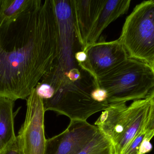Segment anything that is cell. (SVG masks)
Wrapping results in <instances>:
<instances>
[{"mask_svg":"<svg viewBox=\"0 0 154 154\" xmlns=\"http://www.w3.org/2000/svg\"><path fill=\"white\" fill-rule=\"evenodd\" d=\"M54 0H33L18 16L0 17V97L26 99L60 53Z\"/></svg>","mask_w":154,"mask_h":154,"instance_id":"cell-1","label":"cell"},{"mask_svg":"<svg viewBox=\"0 0 154 154\" xmlns=\"http://www.w3.org/2000/svg\"><path fill=\"white\" fill-rule=\"evenodd\" d=\"M84 72L82 78L75 82L67 78L65 74L57 75L53 85L54 95L43 100L45 112H57L66 116L71 121H87L91 116L109 106L107 102L99 103L92 99L91 93L98 86L88 73L85 77Z\"/></svg>","mask_w":154,"mask_h":154,"instance_id":"cell-2","label":"cell"},{"mask_svg":"<svg viewBox=\"0 0 154 154\" xmlns=\"http://www.w3.org/2000/svg\"><path fill=\"white\" fill-rule=\"evenodd\" d=\"M97 83L107 92L109 104L141 100L154 89V72L148 63L129 57Z\"/></svg>","mask_w":154,"mask_h":154,"instance_id":"cell-3","label":"cell"},{"mask_svg":"<svg viewBox=\"0 0 154 154\" xmlns=\"http://www.w3.org/2000/svg\"><path fill=\"white\" fill-rule=\"evenodd\" d=\"M147 98L126 103L109 104L95 123L112 142L116 152L121 154L135 137L145 127L150 110Z\"/></svg>","mask_w":154,"mask_h":154,"instance_id":"cell-4","label":"cell"},{"mask_svg":"<svg viewBox=\"0 0 154 154\" xmlns=\"http://www.w3.org/2000/svg\"><path fill=\"white\" fill-rule=\"evenodd\" d=\"M129 57L148 63L154 61V0L137 5L128 16L119 39Z\"/></svg>","mask_w":154,"mask_h":154,"instance_id":"cell-5","label":"cell"},{"mask_svg":"<svg viewBox=\"0 0 154 154\" xmlns=\"http://www.w3.org/2000/svg\"><path fill=\"white\" fill-rule=\"evenodd\" d=\"M96 126L70 121L62 133L46 141L44 154H110V146Z\"/></svg>","mask_w":154,"mask_h":154,"instance_id":"cell-6","label":"cell"},{"mask_svg":"<svg viewBox=\"0 0 154 154\" xmlns=\"http://www.w3.org/2000/svg\"><path fill=\"white\" fill-rule=\"evenodd\" d=\"M26 116L19 130L17 141L23 154H44L46 141L44 130L43 100L36 89L26 99Z\"/></svg>","mask_w":154,"mask_h":154,"instance_id":"cell-7","label":"cell"},{"mask_svg":"<svg viewBox=\"0 0 154 154\" xmlns=\"http://www.w3.org/2000/svg\"><path fill=\"white\" fill-rule=\"evenodd\" d=\"M83 51L87 54V60L78 64V66L88 73L97 85L100 78L129 58L119 39L110 42H97L88 46Z\"/></svg>","mask_w":154,"mask_h":154,"instance_id":"cell-8","label":"cell"},{"mask_svg":"<svg viewBox=\"0 0 154 154\" xmlns=\"http://www.w3.org/2000/svg\"><path fill=\"white\" fill-rule=\"evenodd\" d=\"M60 31V53L57 64L64 73L77 68L74 54L75 35L70 0H54Z\"/></svg>","mask_w":154,"mask_h":154,"instance_id":"cell-9","label":"cell"},{"mask_svg":"<svg viewBox=\"0 0 154 154\" xmlns=\"http://www.w3.org/2000/svg\"><path fill=\"white\" fill-rule=\"evenodd\" d=\"M107 0H70L74 31L82 51L88 45L91 33Z\"/></svg>","mask_w":154,"mask_h":154,"instance_id":"cell-10","label":"cell"},{"mask_svg":"<svg viewBox=\"0 0 154 154\" xmlns=\"http://www.w3.org/2000/svg\"><path fill=\"white\" fill-rule=\"evenodd\" d=\"M130 3V0H107L91 33L87 47L97 42L103 31L110 24L127 12Z\"/></svg>","mask_w":154,"mask_h":154,"instance_id":"cell-11","label":"cell"},{"mask_svg":"<svg viewBox=\"0 0 154 154\" xmlns=\"http://www.w3.org/2000/svg\"><path fill=\"white\" fill-rule=\"evenodd\" d=\"M14 101L0 97V153L17 139L14 127Z\"/></svg>","mask_w":154,"mask_h":154,"instance_id":"cell-12","label":"cell"},{"mask_svg":"<svg viewBox=\"0 0 154 154\" xmlns=\"http://www.w3.org/2000/svg\"><path fill=\"white\" fill-rule=\"evenodd\" d=\"M154 137V130L143 129L131 141L121 154H146L152 150L151 140Z\"/></svg>","mask_w":154,"mask_h":154,"instance_id":"cell-13","label":"cell"},{"mask_svg":"<svg viewBox=\"0 0 154 154\" xmlns=\"http://www.w3.org/2000/svg\"><path fill=\"white\" fill-rule=\"evenodd\" d=\"M33 0H2L0 17L11 19L27 10Z\"/></svg>","mask_w":154,"mask_h":154,"instance_id":"cell-14","label":"cell"},{"mask_svg":"<svg viewBox=\"0 0 154 154\" xmlns=\"http://www.w3.org/2000/svg\"><path fill=\"white\" fill-rule=\"evenodd\" d=\"M150 103V110L145 129L147 131L154 130V89L147 97Z\"/></svg>","mask_w":154,"mask_h":154,"instance_id":"cell-15","label":"cell"},{"mask_svg":"<svg viewBox=\"0 0 154 154\" xmlns=\"http://www.w3.org/2000/svg\"><path fill=\"white\" fill-rule=\"evenodd\" d=\"M91 96L93 100L99 103L107 102V92L104 89L97 86L91 91Z\"/></svg>","mask_w":154,"mask_h":154,"instance_id":"cell-16","label":"cell"},{"mask_svg":"<svg viewBox=\"0 0 154 154\" xmlns=\"http://www.w3.org/2000/svg\"><path fill=\"white\" fill-rule=\"evenodd\" d=\"M0 154H23V153L19 147L16 139L14 143L7 146L0 153Z\"/></svg>","mask_w":154,"mask_h":154,"instance_id":"cell-17","label":"cell"},{"mask_svg":"<svg viewBox=\"0 0 154 154\" xmlns=\"http://www.w3.org/2000/svg\"><path fill=\"white\" fill-rule=\"evenodd\" d=\"M75 58L78 64L83 63L87 60V55L83 51L77 52L75 54Z\"/></svg>","mask_w":154,"mask_h":154,"instance_id":"cell-18","label":"cell"},{"mask_svg":"<svg viewBox=\"0 0 154 154\" xmlns=\"http://www.w3.org/2000/svg\"><path fill=\"white\" fill-rule=\"evenodd\" d=\"M2 0H0V15H1V10H2Z\"/></svg>","mask_w":154,"mask_h":154,"instance_id":"cell-19","label":"cell"},{"mask_svg":"<svg viewBox=\"0 0 154 154\" xmlns=\"http://www.w3.org/2000/svg\"><path fill=\"white\" fill-rule=\"evenodd\" d=\"M151 67H152V69L153 71L154 72V61L152 63V65H151Z\"/></svg>","mask_w":154,"mask_h":154,"instance_id":"cell-20","label":"cell"},{"mask_svg":"<svg viewBox=\"0 0 154 154\" xmlns=\"http://www.w3.org/2000/svg\"><path fill=\"white\" fill-rule=\"evenodd\" d=\"M113 154H117L116 153H116H115Z\"/></svg>","mask_w":154,"mask_h":154,"instance_id":"cell-21","label":"cell"}]
</instances>
